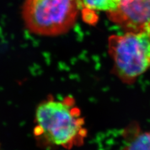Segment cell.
I'll return each instance as SVG.
<instances>
[{
  "label": "cell",
  "mask_w": 150,
  "mask_h": 150,
  "mask_svg": "<svg viewBox=\"0 0 150 150\" xmlns=\"http://www.w3.org/2000/svg\"><path fill=\"white\" fill-rule=\"evenodd\" d=\"M33 133L41 144L71 149L84 144L88 131L73 98L49 96L36 107Z\"/></svg>",
  "instance_id": "6da1fadb"
},
{
  "label": "cell",
  "mask_w": 150,
  "mask_h": 150,
  "mask_svg": "<svg viewBox=\"0 0 150 150\" xmlns=\"http://www.w3.org/2000/svg\"><path fill=\"white\" fill-rule=\"evenodd\" d=\"M107 15L126 31L150 32V0H124Z\"/></svg>",
  "instance_id": "277c9868"
},
{
  "label": "cell",
  "mask_w": 150,
  "mask_h": 150,
  "mask_svg": "<svg viewBox=\"0 0 150 150\" xmlns=\"http://www.w3.org/2000/svg\"><path fill=\"white\" fill-rule=\"evenodd\" d=\"M108 48L112 71L120 80L131 84L150 67V32L126 31L110 37Z\"/></svg>",
  "instance_id": "3957f363"
},
{
  "label": "cell",
  "mask_w": 150,
  "mask_h": 150,
  "mask_svg": "<svg viewBox=\"0 0 150 150\" xmlns=\"http://www.w3.org/2000/svg\"><path fill=\"white\" fill-rule=\"evenodd\" d=\"M81 7V0H25L22 17L33 33L57 36L73 27Z\"/></svg>",
  "instance_id": "7a4b0ae2"
},
{
  "label": "cell",
  "mask_w": 150,
  "mask_h": 150,
  "mask_svg": "<svg viewBox=\"0 0 150 150\" xmlns=\"http://www.w3.org/2000/svg\"><path fill=\"white\" fill-rule=\"evenodd\" d=\"M123 135L125 145L122 150H150V131L141 132L129 128Z\"/></svg>",
  "instance_id": "5b68a950"
},
{
  "label": "cell",
  "mask_w": 150,
  "mask_h": 150,
  "mask_svg": "<svg viewBox=\"0 0 150 150\" xmlns=\"http://www.w3.org/2000/svg\"><path fill=\"white\" fill-rule=\"evenodd\" d=\"M124 0H81L82 7L88 11L109 13L118 8Z\"/></svg>",
  "instance_id": "8992f818"
}]
</instances>
